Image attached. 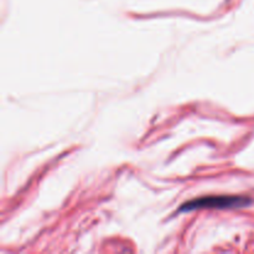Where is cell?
I'll return each instance as SVG.
<instances>
[{"label":"cell","instance_id":"obj_1","mask_svg":"<svg viewBox=\"0 0 254 254\" xmlns=\"http://www.w3.org/2000/svg\"><path fill=\"white\" fill-rule=\"evenodd\" d=\"M248 202L247 198L237 196H210V197L196 198L189 201L181 206L180 211H192L197 208H228L245 206Z\"/></svg>","mask_w":254,"mask_h":254}]
</instances>
